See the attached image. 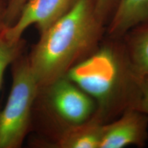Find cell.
<instances>
[{"instance_id":"obj_13","label":"cell","mask_w":148,"mask_h":148,"mask_svg":"<svg viewBox=\"0 0 148 148\" xmlns=\"http://www.w3.org/2000/svg\"><path fill=\"white\" fill-rule=\"evenodd\" d=\"M97 9L105 22H109L115 10L119 0H96Z\"/></svg>"},{"instance_id":"obj_1","label":"cell","mask_w":148,"mask_h":148,"mask_svg":"<svg viewBox=\"0 0 148 148\" xmlns=\"http://www.w3.org/2000/svg\"><path fill=\"white\" fill-rule=\"evenodd\" d=\"M96 1L77 0L66 14L40 34L27 56L39 87L64 77L92 52L106 23L98 12Z\"/></svg>"},{"instance_id":"obj_5","label":"cell","mask_w":148,"mask_h":148,"mask_svg":"<svg viewBox=\"0 0 148 148\" xmlns=\"http://www.w3.org/2000/svg\"><path fill=\"white\" fill-rule=\"evenodd\" d=\"M77 0H27L13 25L3 32L11 40H19L27 27L35 25L41 34L71 9Z\"/></svg>"},{"instance_id":"obj_6","label":"cell","mask_w":148,"mask_h":148,"mask_svg":"<svg viewBox=\"0 0 148 148\" xmlns=\"http://www.w3.org/2000/svg\"><path fill=\"white\" fill-rule=\"evenodd\" d=\"M148 115L130 107L120 119L104 125L99 148L143 146L148 137Z\"/></svg>"},{"instance_id":"obj_2","label":"cell","mask_w":148,"mask_h":148,"mask_svg":"<svg viewBox=\"0 0 148 148\" xmlns=\"http://www.w3.org/2000/svg\"><path fill=\"white\" fill-rule=\"evenodd\" d=\"M12 84L0 110V148H20L32 125L33 107L39 86L22 53L11 65Z\"/></svg>"},{"instance_id":"obj_10","label":"cell","mask_w":148,"mask_h":148,"mask_svg":"<svg viewBox=\"0 0 148 148\" xmlns=\"http://www.w3.org/2000/svg\"><path fill=\"white\" fill-rule=\"evenodd\" d=\"M25 45V41L23 38L16 40H11L5 36L3 29L0 32V90L5 70L23 53Z\"/></svg>"},{"instance_id":"obj_9","label":"cell","mask_w":148,"mask_h":148,"mask_svg":"<svg viewBox=\"0 0 148 148\" xmlns=\"http://www.w3.org/2000/svg\"><path fill=\"white\" fill-rule=\"evenodd\" d=\"M130 67L134 75H148V25L138 29L131 39Z\"/></svg>"},{"instance_id":"obj_11","label":"cell","mask_w":148,"mask_h":148,"mask_svg":"<svg viewBox=\"0 0 148 148\" xmlns=\"http://www.w3.org/2000/svg\"><path fill=\"white\" fill-rule=\"evenodd\" d=\"M132 74L134 91L131 108L148 115V75L140 76Z\"/></svg>"},{"instance_id":"obj_14","label":"cell","mask_w":148,"mask_h":148,"mask_svg":"<svg viewBox=\"0 0 148 148\" xmlns=\"http://www.w3.org/2000/svg\"><path fill=\"white\" fill-rule=\"evenodd\" d=\"M7 1H8V0H0V32L5 27L3 19H4V14L5 8H6Z\"/></svg>"},{"instance_id":"obj_4","label":"cell","mask_w":148,"mask_h":148,"mask_svg":"<svg viewBox=\"0 0 148 148\" xmlns=\"http://www.w3.org/2000/svg\"><path fill=\"white\" fill-rule=\"evenodd\" d=\"M33 108L64 129L87 121L97 110L95 101L65 76L39 87Z\"/></svg>"},{"instance_id":"obj_12","label":"cell","mask_w":148,"mask_h":148,"mask_svg":"<svg viewBox=\"0 0 148 148\" xmlns=\"http://www.w3.org/2000/svg\"><path fill=\"white\" fill-rule=\"evenodd\" d=\"M27 0H8L4 14V25L10 27L15 23Z\"/></svg>"},{"instance_id":"obj_8","label":"cell","mask_w":148,"mask_h":148,"mask_svg":"<svg viewBox=\"0 0 148 148\" xmlns=\"http://www.w3.org/2000/svg\"><path fill=\"white\" fill-rule=\"evenodd\" d=\"M148 23V0H119L108 25V32L117 37Z\"/></svg>"},{"instance_id":"obj_7","label":"cell","mask_w":148,"mask_h":148,"mask_svg":"<svg viewBox=\"0 0 148 148\" xmlns=\"http://www.w3.org/2000/svg\"><path fill=\"white\" fill-rule=\"evenodd\" d=\"M101 118L102 114L97 110L87 121L63 130L54 141L47 145L58 148H99L104 127Z\"/></svg>"},{"instance_id":"obj_3","label":"cell","mask_w":148,"mask_h":148,"mask_svg":"<svg viewBox=\"0 0 148 148\" xmlns=\"http://www.w3.org/2000/svg\"><path fill=\"white\" fill-rule=\"evenodd\" d=\"M64 76L96 101L103 115L119 92L123 69L116 51L105 46L73 65Z\"/></svg>"}]
</instances>
